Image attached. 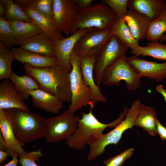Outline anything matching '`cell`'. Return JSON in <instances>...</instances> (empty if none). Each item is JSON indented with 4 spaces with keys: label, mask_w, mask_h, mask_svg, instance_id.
<instances>
[{
    "label": "cell",
    "mask_w": 166,
    "mask_h": 166,
    "mask_svg": "<svg viewBox=\"0 0 166 166\" xmlns=\"http://www.w3.org/2000/svg\"><path fill=\"white\" fill-rule=\"evenodd\" d=\"M53 2V0H29V6H31L39 13L54 21Z\"/></svg>",
    "instance_id": "cell-32"
},
{
    "label": "cell",
    "mask_w": 166,
    "mask_h": 166,
    "mask_svg": "<svg viewBox=\"0 0 166 166\" xmlns=\"http://www.w3.org/2000/svg\"><path fill=\"white\" fill-rule=\"evenodd\" d=\"M112 36L111 30L91 29L79 39L73 49L80 57L96 56Z\"/></svg>",
    "instance_id": "cell-10"
},
{
    "label": "cell",
    "mask_w": 166,
    "mask_h": 166,
    "mask_svg": "<svg viewBox=\"0 0 166 166\" xmlns=\"http://www.w3.org/2000/svg\"><path fill=\"white\" fill-rule=\"evenodd\" d=\"M14 61V55L11 50L0 42V80L9 79L13 72L11 64Z\"/></svg>",
    "instance_id": "cell-28"
},
{
    "label": "cell",
    "mask_w": 166,
    "mask_h": 166,
    "mask_svg": "<svg viewBox=\"0 0 166 166\" xmlns=\"http://www.w3.org/2000/svg\"><path fill=\"white\" fill-rule=\"evenodd\" d=\"M3 1L6 8V12L3 17L6 20L10 22H32L28 15L14 0H3Z\"/></svg>",
    "instance_id": "cell-29"
},
{
    "label": "cell",
    "mask_w": 166,
    "mask_h": 166,
    "mask_svg": "<svg viewBox=\"0 0 166 166\" xmlns=\"http://www.w3.org/2000/svg\"><path fill=\"white\" fill-rule=\"evenodd\" d=\"M123 19L133 37L138 42L146 38L151 22L147 17L136 10L128 9Z\"/></svg>",
    "instance_id": "cell-22"
},
{
    "label": "cell",
    "mask_w": 166,
    "mask_h": 166,
    "mask_svg": "<svg viewBox=\"0 0 166 166\" xmlns=\"http://www.w3.org/2000/svg\"><path fill=\"white\" fill-rule=\"evenodd\" d=\"M127 59L141 77H145L157 81L166 78V61L158 63L140 58L134 55L128 57Z\"/></svg>",
    "instance_id": "cell-12"
},
{
    "label": "cell",
    "mask_w": 166,
    "mask_h": 166,
    "mask_svg": "<svg viewBox=\"0 0 166 166\" xmlns=\"http://www.w3.org/2000/svg\"><path fill=\"white\" fill-rule=\"evenodd\" d=\"M26 74L33 78L41 89L54 95L63 102H71L70 72L61 66L35 68L23 64Z\"/></svg>",
    "instance_id": "cell-1"
},
{
    "label": "cell",
    "mask_w": 166,
    "mask_h": 166,
    "mask_svg": "<svg viewBox=\"0 0 166 166\" xmlns=\"http://www.w3.org/2000/svg\"><path fill=\"white\" fill-rule=\"evenodd\" d=\"M79 9L73 0H53L54 21L60 31L67 36L70 34Z\"/></svg>",
    "instance_id": "cell-11"
},
{
    "label": "cell",
    "mask_w": 166,
    "mask_h": 166,
    "mask_svg": "<svg viewBox=\"0 0 166 166\" xmlns=\"http://www.w3.org/2000/svg\"><path fill=\"white\" fill-rule=\"evenodd\" d=\"M117 19L115 13L107 5L102 2L91 4L79 9L70 35L81 29L110 30Z\"/></svg>",
    "instance_id": "cell-4"
},
{
    "label": "cell",
    "mask_w": 166,
    "mask_h": 166,
    "mask_svg": "<svg viewBox=\"0 0 166 166\" xmlns=\"http://www.w3.org/2000/svg\"><path fill=\"white\" fill-rule=\"evenodd\" d=\"M20 47L45 56H55L54 42L44 33L29 38Z\"/></svg>",
    "instance_id": "cell-21"
},
{
    "label": "cell",
    "mask_w": 166,
    "mask_h": 166,
    "mask_svg": "<svg viewBox=\"0 0 166 166\" xmlns=\"http://www.w3.org/2000/svg\"><path fill=\"white\" fill-rule=\"evenodd\" d=\"M131 50V54L138 57L140 55L150 56L166 61V44L158 42H150L144 47L139 45Z\"/></svg>",
    "instance_id": "cell-25"
},
{
    "label": "cell",
    "mask_w": 166,
    "mask_h": 166,
    "mask_svg": "<svg viewBox=\"0 0 166 166\" xmlns=\"http://www.w3.org/2000/svg\"><path fill=\"white\" fill-rule=\"evenodd\" d=\"M113 34L131 50L139 45V42L133 36L123 18H117L111 28Z\"/></svg>",
    "instance_id": "cell-27"
},
{
    "label": "cell",
    "mask_w": 166,
    "mask_h": 166,
    "mask_svg": "<svg viewBox=\"0 0 166 166\" xmlns=\"http://www.w3.org/2000/svg\"><path fill=\"white\" fill-rule=\"evenodd\" d=\"M157 130L158 134L164 140H166V127L162 124L157 120L156 121Z\"/></svg>",
    "instance_id": "cell-36"
},
{
    "label": "cell",
    "mask_w": 166,
    "mask_h": 166,
    "mask_svg": "<svg viewBox=\"0 0 166 166\" xmlns=\"http://www.w3.org/2000/svg\"><path fill=\"white\" fill-rule=\"evenodd\" d=\"M30 96L33 106L48 113H58L64 107V102L53 94L41 89L31 91Z\"/></svg>",
    "instance_id": "cell-19"
},
{
    "label": "cell",
    "mask_w": 166,
    "mask_h": 166,
    "mask_svg": "<svg viewBox=\"0 0 166 166\" xmlns=\"http://www.w3.org/2000/svg\"><path fill=\"white\" fill-rule=\"evenodd\" d=\"M128 9L136 10L153 21L166 11L164 0H128Z\"/></svg>",
    "instance_id": "cell-18"
},
{
    "label": "cell",
    "mask_w": 166,
    "mask_h": 166,
    "mask_svg": "<svg viewBox=\"0 0 166 166\" xmlns=\"http://www.w3.org/2000/svg\"><path fill=\"white\" fill-rule=\"evenodd\" d=\"M165 2H166V0L165 1Z\"/></svg>",
    "instance_id": "cell-44"
},
{
    "label": "cell",
    "mask_w": 166,
    "mask_h": 166,
    "mask_svg": "<svg viewBox=\"0 0 166 166\" xmlns=\"http://www.w3.org/2000/svg\"><path fill=\"white\" fill-rule=\"evenodd\" d=\"M101 2L112 9L117 18H123L128 12V0H101Z\"/></svg>",
    "instance_id": "cell-33"
},
{
    "label": "cell",
    "mask_w": 166,
    "mask_h": 166,
    "mask_svg": "<svg viewBox=\"0 0 166 166\" xmlns=\"http://www.w3.org/2000/svg\"><path fill=\"white\" fill-rule=\"evenodd\" d=\"M43 156L41 149L26 152L19 156L18 162L21 166H38L36 163V161Z\"/></svg>",
    "instance_id": "cell-34"
},
{
    "label": "cell",
    "mask_w": 166,
    "mask_h": 166,
    "mask_svg": "<svg viewBox=\"0 0 166 166\" xmlns=\"http://www.w3.org/2000/svg\"><path fill=\"white\" fill-rule=\"evenodd\" d=\"M141 104L140 101L135 100L131 108L127 110L124 120L110 132L103 134L100 137L93 140L89 144L90 149L87 157V161L93 160L102 154L105 151L106 147L109 145L117 144L118 143L124 132L134 125Z\"/></svg>",
    "instance_id": "cell-5"
},
{
    "label": "cell",
    "mask_w": 166,
    "mask_h": 166,
    "mask_svg": "<svg viewBox=\"0 0 166 166\" xmlns=\"http://www.w3.org/2000/svg\"><path fill=\"white\" fill-rule=\"evenodd\" d=\"M90 29L79 30L66 38L55 42V54L58 64L70 72L72 67L70 57L74 46L79 39Z\"/></svg>",
    "instance_id": "cell-13"
},
{
    "label": "cell",
    "mask_w": 166,
    "mask_h": 166,
    "mask_svg": "<svg viewBox=\"0 0 166 166\" xmlns=\"http://www.w3.org/2000/svg\"><path fill=\"white\" fill-rule=\"evenodd\" d=\"M133 148L128 149L119 154L105 160L103 162L106 166H121L124 161L133 154Z\"/></svg>",
    "instance_id": "cell-35"
},
{
    "label": "cell",
    "mask_w": 166,
    "mask_h": 166,
    "mask_svg": "<svg viewBox=\"0 0 166 166\" xmlns=\"http://www.w3.org/2000/svg\"><path fill=\"white\" fill-rule=\"evenodd\" d=\"M0 40L9 49L15 45L14 35L10 22L3 17L0 18Z\"/></svg>",
    "instance_id": "cell-31"
},
{
    "label": "cell",
    "mask_w": 166,
    "mask_h": 166,
    "mask_svg": "<svg viewBox=\"0 0 166 166\" xmlns=\"http://www.w3.org/2000/svg\"><path fill=\"white\" fill-rule=\"evenodd\" d=\"M126 53L120 56L104 71L102 83L106 86H119L121 81L126 83L127 89L135 91L141 85V77L128 63Z\"/></svg>",
    "instance_id": "cell-7"
},
{
    "label": "cell",
    "mask_w": 166,
    "mask_h": 166,
    "mask_svg": "<svg viewBox=\"0 0 166 166\" xmlns=\"http://www.w3.org/2000/svg\"><path fill=\"white\" fill-rule=\"evenodd\" d=\"M22 9L32 22L54 42L64 38L53 20L39 13L31 6Z\"/></svg>",
    "instance_id": "cell-20"
},
{
    "label": "cell",
    "mask_w": 166,
    "mask_h": 166,
    "mask_svg": "<svg viewBox=\"0 0 166 166\" xmlns=\"http://www.w3.org/2000/svg\"><path fill=\"white\" fill-rule=\"evenodd\" d=\"M156 90L164 97L166 102V89L162 85H158L156 88Z\"/></svg>",
    "instance_id": "cell-39"
},
{
    "label": "cell",
    "mask_w": 166,
    "mask_h": 166,
    "mask_svg": "<svg viewBox=\"0 0 166 166\" xmlns=\"http://www.w3.org/2000/svg\"><path fill=\"white\" fill-rule=\"evenodd\" d=\"M11 50L14 55V60L23 64H27L35 68L51 67L58 64L55 56H45L20 47H13Z\"/></svg>",
    "instance_id": "cell-17"
},
{
    "label": "cell",
    "mask_w": 166,
    "mask_h": 166,
    "mask_svg": "<svg viewBox=\"0 0 166 166\" xmlns=\"http://www.w3.org/2000/svg\"><path fill=\"white\" fill-rule=\"evenodd\" d=\"M128 47L115 35L112 36L96 56L94 67L95 83L100 87L103 72L121 55L126 53Z\"/></svg>",
    "instance_id": "cell-9"
},
{
    "label": "cell",
    "mask_w": 166,
    "mask_h": 166,
    "mask_svg": "<svg viewBox=\"0 0 166 166\" xmlns=\"http://www.w3.org/2000/svg\"><path fill=\"white\" fill-rule=\"evenodd\" d=\"M18 155L17 153H15L12 157L11 160L3 166H17V164L18 162Z\"/></svg>",
    "instance_id": "cell-38"
},
{
    "label": "cell",
    "mask_w": 166,
    "mask_h": 166,
    "mask_svg": "<svg viewBox=\"0 0 166 166\" xmlns=\"http://www.w3.org/2000/svg\"><path fill=\"white\" fill-rule=\"evenodd\" d=\"M79 118L67 110L57 116L46 118L44 137L46 142L55 143L67 140L76 129Z\"/></svg>",
    "instance_id": "cell-8"
},
{
    "label": "cell",
    "mask_w": 166,
    "mask_h": 166,
    "mask_svg": "<svg viewBox=\"0 0 166 166\" xmlns=\"http://www.w3.org/2000/svg\"><path fill=\"white\" fill-rule=\"evenodd\" d=\"M4 110L10 119L15 136L23 144L44 137L46 118L20 109Z\"/></svg>",
    "instance_id": "cell-3"
},
{
    "label": "cell",
    "mask_w": 166,
    "mask_h": 166,
    "mask_svg": "<svg viewBox=\"0 0 166 166\" xmlns=\"http://www.w3.org/2000/svg\"><path fill=\"white\" fill-rule=\"evenodd\" d=\"M157 120L155 109L152 107L141 103L139 114L134 125L141 127L151 135L156 136L158 134L156 126Z\"/></svg>",
    "instance_id": "cell-23"
},
{
    "label": "cell",
    "mask_w": 166,
    "mask_h": 166,
    "mask_svg": "<svg viewBox=\"0 0 166 166\" xmlns=\"http://www.w3.org/2000/svg\"><path fill=\"white\" fill-rule=\"evenodd\" d=\"M6 11V7L3 0H0V18L3 17Z\"/></svg>",
    "instance_id": "cell-40"
},
{
    "label": "cell",
    "mask_w": 166,
    "mask_h": 166,
    "mask_svg": "<svg viewBox=\"0 0 166 166\" xmlns=\"http://www.w3.org/2000/svg\"><path fill=\"white\" fill-rule=\"evenodd\" d=\"M10 155V153L6 151L0 150V164L1 165Z\"/></svg>",
    "instance_id": "cell-41"
},
{
    "label": "cell",
    "mask_w": 166,
    "mask_h": 166,
    "mask_svg": "<svg viewBox=\"0 0 166 166\" xmlns=\"http://www.w3.org/2000/svg\"></svg>",
    "instance_id": "cell-45"
},
{
    "label": "cell",
    "mask_w": 166,
    "mask_h": 166,
    "mask_svg": "<svg viewBox=\"0 0 166 166\" xmlns=\"http://www.w3.org/2000/svg\"><path fill=\"white\" fill-rule=\"evenodd\" d=\"M159 41L161 42H166V34L163 35L160 38Z\"/></svg>",
    "instance_id": "cell-43"
},
{
    "label": "cell",
    "mask_w": 166,
    "mask_h": 166,
    "mask_svg": "<svg viewBox=\"0 0 166 166\" xmlns=\"http://www.w3.org/2000/svg\"><path fill=\"white\" fill-rule=\"evenodd\" d=\"M90 107L89 113H82L81 118H79L76 129L66 140V144L70 148L77 150L85 149L93 140L100 137L105 128H115L124 119L127 111L125 107L117 119L110 123L105 124L100 122L93 114V110L94 106Z\"/></svg>",
    "instance_id": "cell-2"
},
{
    "label": "cell",
    "mask_w": 166,
    "mask_h": 166,
    "mask_svg": "<svg viewBox=\"0 0 166 166\" xmlns=\"http://www.w3.org/2000/svg\"><path fill=\"white\" fill-rule=\"evenodd\" d=\"M9 22L14 34L15 45L20 46L29 38L43 33L33 22Z\"/></svg>",
    "instance_id": "cell-24"
},
{
    "label": "cell",
    "mask_w": 166,
    "mask_h": 166,
    "mask_svg": "<svg viewBox=\"0 0 166 166\" xmlns=\"http://www.w3.org/2000/svg\"><path fill=\"white\" fill-rule=\"evenodd\" d=\"M9 79L14 85L24 101L29 99L31 91L40 89L36 81L27 74L20 76L13 72Z\"/></svg>",
    "instance_id": "cell-26"
},
{
    "label": "cell",
    "mask_w": 166,
    "mask_h": 166,
    "mask_svg": "<svg viewBox=\"0 0 166 166\" xmlns=\"http://www.w3.org/2000/svg\"><path fill=\"white\" fill-rule=\"evenodd\" d=\"M80 67L83 82L91 90L93 101L106 102V97L101 91L100 87L96 84L94 75V67L96 56L80 57Z\"/></svg>",
    "instance_id": "cell-15"
},
{
    "label": "cell",
    "mask_w": 166,
    "mask_h": 166,
    "mask_svg": "<svg viewBox=\"0 0 166 166\" xmlns=\"http://www.w3.org/2000/svg\"><path fill=\"white\" fill-rule=\"evenodd\" d=\"M79 9L84 8L89 6L93 1L92 0H73Z\"/></svg>",
    "instance_id": "cell-37"
},
{
    "label": "cell",
    "mask_w": 166,
    "mask_h": 166,
    "mask_svg": "<svg viewBox=\"0 0 166 166\" xmlns=\"http://www.w3.org/2000/svg\"><path fill=\"white\" fill-rule=\"evenodd\" d=\"M0 150L7 151L6 145L3 136L0 132Z\"/></svg>",
    "instance_id": "cell-42"
},
{
    "label": "cell",
    "mask_w": 166,
    "mask_h": 166,
    "mask_svg": "<svg viewBox=\"0 0 166 166\" xmlns=\"http://www.w3.org/2000/svg\"><path fill=\"white\" fill-rule=\"evenodd\" d=\"M80 57L73 49L70 57L72 70L70 72V87L72 93L71 103L68 110L74 113L85 106L93 105V101L91 89L84 83L80 67Z\"/></svg>",
    "instance_id": "cell-6"
},
{
    "label": "cell",
    "mask_w": 166,
    "mask_h": 166,
    "mask_svg": "<svg viewBox=\"0 0 166 166\" xmlns=\"http://www.w3.org/2000/svg\"><path fill=\"white\" fill-rule=\"evenodd\" d=\"M0 132L1 133L7 147V152L13 157L15 153L18 156L26 152L24 145L16 138L14 133L10 118L4 110L0 109Z\"/></svg>",
    "instance_id": "cell-16"
},
{
    "label": "cell",
    "mask_w": 166,
    "mask_h": 166,
    "mask_svg": "<svg viewBox=\"0 0 166 166\" xmlns=\"http://www.w3.org/2000/svg\"><path fill=\"white\" fill-rule=\"evenodd\" d=\"M166 32V11L157 18L150 22L146 39L150 42H158Z\"/></svg>",
    "instance_id": "cell-30"
},
{
    "label": "cell",
    "mask_w": 166,
    "mask_h": 166,
    "mask_svg": "<svg viewBox=\"0 0 166 166\" xmlns=\"http://www.w3.org/2000/svg\"><path fill=\"white\" fill-rule=\"evenodd\" d=\"M24 100L9 79L2 80L0 85V109L16 108L30 111Z\"/></svg>",
    "instance_id": "cell-14"
}]
</instances>
